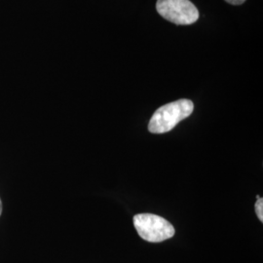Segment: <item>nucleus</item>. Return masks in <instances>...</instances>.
Instances as JSON below:
<instances>
[{
	"label": "nucleus",
	"mask_w": 263,
	"mask_h": 263,
	"mask_svg": "<svg viewBox=\"0 0 263 263\" xmlns=\"http://www.w3.org/2000/svg\"><path fill=\"white\" fill-rule=\"evenodd\" d=\"M227 3L232 4V5H241L243 4L246 0H226Z\"/></svg>",
	"instance_id": "nucleus-5"
},
{
	"label": "nucleus",
	"mask_w": 263,
	"mask_h": 263,
	"mask_svg": "<svg viewBox=\"0 0 263 263\" xmlns=\"http://www.w3.org/2000/svg\"><path fill=\"white\" fill-rule=\"evenodd\" d=\"M194 110V104L186 99L165 104L151 117L148 130L152 134H165L173 130L180 121L189 117Z\"/></svg>",
	"instance_id": "nucleus-1"
},
{
	"label": "nucleus",
	"mask_w": 263,
	"mask_h": 263,
	"mask_svg": "<svg viewBox=\"0 0 263 263\" xmlns=\"http://www.w3.org/2000/svg\"><path fill=\"white\" fill-rule=\"evenodd\" d=\"M255 213L259 220L263 222V199L261 197L257 199L255 203Z\"/></svg>",
	"instance_id": "nucleus-4"
},
{
	"label": "nucleus",
	"mask_w": 263,
	"mask_h": 263,
	"mask_svg": "<svg viewBox=\"0 0 263 263\" xmlns=\"http://www.w3.org/2000/svg\"><path fill=\"white\" fill-rule=\"evenodd\" d=\"M134 226L141 238L151 243H161L176 233L174 226L168 220L152 214L134 216Z\"/></svg>",
	"instance_id": "nucleus-2"
},
{
	"label": "nucleus",
	"mask_w": 263,
	"mask_h": 263,
	"mask_svg": "<svg viewBox=\"0 0 263 263\" xmlns=\"http://www.w3.org/2000/svg\"><path fill=\"white\" fill-rule=\"evenodd\" d=\"M1 213H2V203H1V200H0V216H1Z\"/></svg>",
	"instance_id": "nucleus-6"
},
{
	"label": "nucleus",
	"mask_w": 263,
	"mask_h": 263,
	"mask_svg": "<svg viewBox=\"0 0 263 263\" xmlns=\"http://www.w3.org/2000/svg\"><path fill=\"white\" fill-rule=\"evenodd\" d=\"M156 10L164 19L179 26L192 25L199 19L196 6L189 0H157Z\"/></svg>",
	"instance_id": "nucleus-3"
}]
</instances>
